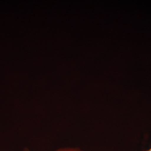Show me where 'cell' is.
<instances>
[{
  "instance_id": "obj_1",
  "label": "cell",
  "mask_w": 151,
  "mask_h": 151,
  "mask_svg": "<svg viewBox=\"0 0 151 151\" xmlns=\"http://www.w3.org/2000/svg\"><path fill=\"white\" fill-rule=\"evenodd\" d=\"M55 151H84L78 147H64L57 149Z\"/></svg>"
},
{
  "instance_id": "obj_2",
  "label": "cell",
  "mask_w": 151,
  "mask_h": 151,
  "mask_svg": "<svg viewBox=\"0 0 151 151\" xmlns=\"http://www.w3.org/2000/svg\"><path fill=\"white\" fill-rule=\"evenodd\" d=\"M22 151H30L29 149L27 147H25Z\"/></svg>"
},
{
  "instance_id": "obj_3",
  "label": "cell",
  "mask_w": 151,
  "mask_h": 151,
  "mask_svg": "<svg viewBox=\"0 0 151 151\" xmlns=\"http://www.w3.org/2000/svg\"><path fill=\"white\" fill-rule=\"evenodd\" d=\"M145 151H151V148L149 149V150H146Z\"/></svg>"
}]
</instances>
